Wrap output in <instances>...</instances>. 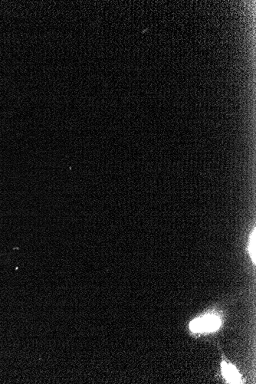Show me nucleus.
<instances>
[{"label": "nucleus", "instance_id": "f257e3e1", "mask_svg": "<svg viewBox=\"0 0 256 384\" xmlns=\"http://www.w3.org/2000/svg\"><path fill=\"white\" fill-rule=\"evenodd\" d=\"M222 321L220 317L215 315H207L192 321L190 323V330L193 333H210L216 332L221 326Z\"/></svg>", "mask_w": 256, "mask_h": 384}, {"label": "nucleus", "instance_id": "f03ea898", "mask_svg": "<svg viewBox=\"0 0 256 384\" xmlns=\"http://www.w3.org/2000/svg\"><path fill=\"white\" fill-rule=\"evenodd\" d=\"M221 368L223 378H225L229 384H241V377L235 366L226 361H223Z\"/></svg>", "mask_w": 256, "mask_h": 384}, {"label": "nucleus", "instance_id": "7ed1b4c3", "mask_svg": "<svg viewBox=\"0 0 256 384\" xmlns=\"http://www.w3.org/2000/svg\"><path fill=\"white\" fill-rule=\"evenodd\" d=\"M256 229H254L249 241V252L254 264H256Z\"/></svg>", "mask_w": 256, "mask_h": 384}]
</instances>
